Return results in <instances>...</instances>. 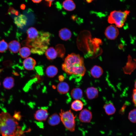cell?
Wrapping results in <instances>:
<instances>
[{
	"label": "cell",
	"mask_w": 136,
	"mask_h": 136,
	"mask_svg": "<svg viewBox=\"0 0 136 136\" xmlns=\"http://www.w3.org/2000/svg\"><path fill=\"white\" fill-rule=\"evenodd\" d=\"M58 79L60 81L62 82L64 79V77L63 75H60L58 77Z\"/></svg>",
	"instance_id": "obj_30"
},
{
	"label": "cell",
	"mask_w": 136,
	"mask_h": 136,
	"mask_svg": "<svg viewBox=\"0 0 136 136\" xmlns=\"http://www.w3.org/2000/svg\"><path fill=\"white\" fill-rule=\"evenodd\" d=\"M13 116L17 120H20L21 118V116L20 112H16Z\"/></svg>",
	"instance_id": "obj_29"
},
{
	"label": "cell",
	"mask_w": 136,
	"mask_h": 136,
	"mask_svg": "<svg viewBox=\"0 0 136 136\" xmlns=\"http://www.w3.org/2000/svg\"><path fill=\"white\" fill-rule=\"evenodd\" d=\"M92 117V113L90 110L86 109L82 110L79 113V119L81 122L89 123Z\"/></svg>",
	"instance_id": "obj_7"
},
{
	"label": "cell",
	"mask_w": 136,
	"mask_h": 136,
	"mask_svg": "<svg viewBox=\"0 0 136 136\" xmlns=\"http://www.w3.org/2000/svg\"><path fill=\"white\" fill-rule=\"evenodd\" d=\"M58 72L57 68L54 66L51 65L47 68L46 73V75L50 78H53L55 76Z\"/></svg>",
	"instance_id": "obj_22"
},
{
	"label": "cell",
	"mask_w": 136,
	"mask_h": 136,
	"mask_svg": "<svg viewBox=\"0 0 136 136\" xmlns=\"http://www.w3.org/2000/svg\"><path fill=\"white\" fill-rule=\"evenodd\" d=\"M4 87L7 89H10L14 85V80L12 77H8L4 79L3 82Z\"/></svg>",
	"instance_id": "obj_16"
},
{
	"label": "cell",
	"mask_w": 136,
	"mask_h": 136,
	"mask_svg": "<svg viewBox=\"0 0 136 136\" xmlns=\"http://www.w3.org/2000/svg\"><path fill=\"white\" fill-rule=\"evenodd\" d=\"M71 94L72 97L74 99L79 100L83 96V91L80 88H74L71 91Z\"/></svg>",
	"instance_id": "obj_19"
},
{
	"label": "cell",
	"mask_w": 136,
	"mask_h": 136,
	"mask_svg": "<svg viewBox=\"0 0 136 136\" xmlns=\"http://www.w3.org/2000/svg\"><path fill=\"white\" fill-rule=\"evenodd\" d=\"M62 6L64 9L68 11L73 10L76 7L75 3L72 0H65L62 3Z\"/></svg>",
	"instance_id": "obj_21"
},
{
	"label": "cell",
	"mask_w": 136,
	"mask_h": 136,
	"mask_svg": "<svg viewBox=\"0 0 136 136\" xmlns=\"http://www.w3.org/2000/svg\"><path fill=\"white\" fill-rule=\"evenodd\" d=\"M0 85H1V83H0Z\"/></svg>",
	"instance_id": "obj_35"
},
{
	"label": "cell",
	"mask_w": 136,
	"mask_h": 136,
	"mask_svg": "<svg viewBox=\"0 0 136 136\" xmlns=\"http://www.w3.org/2000/svg\"><path fill=\"white\" fill-rule=\"evenodd\" d=\"M45 55L48 59L52 60L57 56V52L53 47H51L47 49L45 52Z\"/></svg>",
	"instance_id": "obj_17"
},
{
	"label": "cell",
	"mask_w": 136,
	"mask_h": 136,
	"mask_svg": "<svg viewBox=\"0 0 136 136\" xmlns=\"http://www.w3.org/2000/svg\"><path fill=\"white\" fill-rule=\"evenodd\" d=\"M36 64V61L35 59L31 57L26 58L23 62L24 68L28 70H33Z\"/></svg>",
	"instance_id": "obj_10"
},
{
	"label": "cell",
	"mask_w": 136,
	"mask_h": 136,
	"mask_svg": "<svg viewBox=\"0 0 136 136\" xmlns=\"http://www.w3.org/2000/svg\"><path fill=\"white\" fill-rule=\"evenodd\" d=\"M54 0H46V1L48 3L49 5L50 6L51 4L52 3Z\"/></svg>",
	"instance_id": "obj_31"
},
{
	"label": "cell",
	"mask_w": 136,
	"mask_h": 136,
	"mask_svg": "<svg viewBox=\"0 0 136 136\" xmlns=\"http://www.w3.org/2000/svg\"><path fill=\"white\" fill-rule=\"evenodd\" d=\"M57 89L58 92L62 94L67 93L69 90L68 84L66 82H62L57 85Z\"/></svg>",
	"instance_id": "obj_18"
},
{
	"label": "cell",
	"mask_w": 136,
	"mask_h": 136,
	"mask_svg": "<svg viewBox=\"0 0 136 136\" xmlns=\"http://www.w3.org/2000/svg\"><path fill=\"white\" fill-rule=\"evenodd\" d=\"M61 119L59 115L57 113H54L51 115L48 118V122L51 126H55L58 124Z\"/></svg>",
	"instance_id": "obj_15"
},
{
	"label": "cell",
	"mask_w": 136,
	"mask_h": 136,
	"mask_svg": "<svg viewBox=\"0 0 136 136\" xmlns=\"http://www.w3.org/2000/svg\"><path fill=\"white\" fill-rule=\"evenodd\" d=\"M34 3H39L42 0H31Z\"/></svg>",
	"instance_id": "obj_32"
},
{
	"label": "cell",
	"mask_w": 136,
	"mask_h": 136,
	"mask_svg": "<svg viewBox=\"0 0 136 136\" xmlns=\"http://www.w3.org/2000/svg\"><path fill=\"white\" fill-rule=\"evenodd\" d=\"M61 67L62 70L69 75L83 77L86 71L83 58L74 53L67 55Z\"/></svg>",
	"instance_id": "obj_2"
},
{
	"label": "cell",
	"mask_w": 136,
	"mask_h": 136,
	"mask_svg": "<svg viewBox=\"0 0 136 136\" xmlns=\"http://www.w3.org/2000/svg\"><path fill=\"white\" fill-rule=\"evenodd\" d=\"M9 51L13 53H16L19 51L21 48L20 43L16 40L10 42L8 45Z\"/></svg>",
	"instance_id": "obj_14"
},
{
	"label": "cell",
	"mask_w": 136,
	"mask_h": 136,
	"mask_svg": "<svg viewBox=\"0 0 136 136\" xmlns=\"http://www.w3.org/2000/svg\"><path fill=\"white\" fill-rule=\"evenodd\" d=\"M48 116L47 110L45 108H41L36 111L34 114V118L39 121H45Z\"/></svg>",
	"instance_id": "obj_8"
},
{
	"label": "cell",
	"mask_w": 136,
	"mask_h": 136,
	"mask_svg": "<svg viewBox=\"0 0 136 136\" xmlns=\"http://www.w3.org/2000/svg\"><path fill=\"white\" fill-rule=\"evenodd\" d=\"M58 57L63 58L65 52V50L63 45L58 44L56 45L55 48Z\"/></svg>",
	"instance_id": "obj_24"
},
{
	"label": "cell",
	"mask_w": 136,
	"mask_h": 136,
	"mask_svg": "<svg viewBox=\"0 0 136 136\" xmlns=\"http://www.w3.org/2000/svg\"><path fill=\"white\" fill-rule=\"evenodd\" d=\"M103 70L99 66L95 65L91 69L90 73L91 76L94 78H98L100 77L103 74Z\"/></svg>",
	"instance_id": "obj_12"
},
{
	"label": "cell",
	"mask_w": 136,
	"mask_h": 136,
	"mask_svg": "<svg viewBox=\"0 0 136 136\" xmlns=\"http://www.w3.org/2000/svg\"><path fill=\"white\" fill-rule=\"evenodd\" d=\"M134 86L135 88V89H136V81L135 82L134 84Z\"/></svg>",
	"instance_id": "obj_34"
},
{
	"label": "cell",
	"mask_w": 136,
	"mask_h": 136,
	"mask_svg": "<svg viewBox=\"0 0 136 136\" xmlns=\"http://www.w3.org/2000/svg\"><path fill=\"white\" fill-rule=\"evenodd\" d=\"M93 1V0H86V2L88 3L91 2Z\"/></svg>",
	"instance_id": "obj_33"
},
{
	"label": "cell",
	"mask_w": 136,
	"mask_h": 136,
	"mask_svg": "<svg viewBox=\"0 0 136 136\" xmlns=\"http://www.w3.org/2000/svg\"><path fill=\"white\" fill-rule=\"evenodd\" d=\"M50 37L48 32H40L37 37L31 40H26L23 42L22 44L31 48V52L33 53L41 55L47 49Z\"/></svg>",
	"instance_id": "obj_3"
},
{
	"label": "cell",
	"mask_w": 136,
	"mask_h": 136,
	"mask_svg": "<svg viewBox=\"0 0 136 136\" xmlns=\"http://www.w3.org/2000/svg\"><path fill=\"white\" fill-rule=\"evenodd\" d=\"M86 93L87 98L91 100L98 97V91L97 88L91 87L87 88Z\"/></svg>",
	"instance_id": "obj_11"
},
{
	"label": "cell",
	"mask_w": 136,
	"mask_h": 136,
	"mask_svg": "<svg viewBox=\"0 0 136 136\" xmlns=\"http://www.w3.org/2000/svg\"><path fill=\"white\" fill-rule=\"evenodd\" d=\"M103 108L105 113L108 115H113L116 111V109L115 106L111 103L104 105Z\"/></svg>",
	"instance_id": "obj_20"
},
{
	"label": "cell",
	"mask_w": 136,
	"mask_h": 136,
	"mask_svg": "<svg viewBox=\"0 0 136 136\" xmlns=\"http://www.w3.org/2000/svg\"><path fill=\"white\" fill-rule=\"evenodd\" d=\"M72 33L67 28H64L61 29L59 31V36L61 39L67 41L71 37Z\"/></svg>",
	"instance_id": "obj_13"
},
{
	"label": "cell",
	"mask_w": 136,
	"mask_h": 136,
	"mask_svg": "<svg viewBox=\"0 0 136 136\" xmlns=\"http://www.w3.org/2000/svg\"><path fill=\"white\" fill-rule=\"evenodd\" d=\"M17 119L7 112L0 114V135L22 136L25 132L19 125Z\"/></svg>",
	"instance_id": "obj_1"
},
{
	"label": "cell",
	"mask_w": 136,
	"mask_h": 136,
	"mask_svg": "<svg viewBox=\"0 0 136 136\" xmlns=\"http://www.w3.org/2000/svg\"><path fill=\"white\" fill-rule=\"evenodd\" d=\"M128 118L131 122L133 123L136 122V109H134L129 112Z\"/></svg>",
	"instance_id": "obj_26"
},
{
	"label": "cell",
	"mask_w": 136,
	"mask_h": 136,
	"mask_svg": "<svg viewBox=\"0 0 136 136\" xmlns=\"http://www.w3.org/2000/svg\"><path fill=\"white\" fill-rule=\"evenodd\" d=\"M59 115L61 121L65 127L71 132L74 131L76 127V115H75L71 110L64 111L63 110H60Z\"/></svg>",
	"instance_id": "obj_5"
},
{
	"label": "cell",
	"mask_w": 136,
	"mask_h": 136,
	"mask_svg": "<svg viewBox=\"0 0 136 136\" xmlns=\"http://www.w3.org/2000/svg\"><path fill=\"white\" fill-rule=\"evenodd\" d=\"M8 48V45L4 40L0 41V52L3 53L6 51Z\"/></svg>",
	"instance_id": "obj_27"
},
{
	"label": "cell",
	"mask_w": 136,
	"mask_h": 136,
	"mask_svg": "<svg viewBox=\"0 0 136 136\" xmlns=\"http://www.w3.org/2000/svg\"><path fill=\"white\" fill-rule=\"evenodd\" d=\"M30 49L27 47H24L20 49L19 53L20 56L22 58H27L30 54Z\"/></svg>",
	"instance_id": "obj_25"
},
{
	"label": "cell",
	"mask_w": 136,
	"mask_h": 136,
	"mask_svg": "<svg viewBox=\"0 0 136 136\" xmlns=\"http://www.w3.org/2000/svg\"><path fill=\"white\" fill-rule=\"evenodd\" d=\"M129 12L128 10L113 11L108 17V22L111 24H115L117 27L121 28L124 25Z\"/></svg>",
	"instance_id": "obj_4"
},
{
	"label": "cell",
	"mask_w": 136,
	"mask_h": 136,
	"mask_svg": "<svg viewBox=\"0 0 136 136\" xmlns=\"http://www.w3.org/2000/svg\"><path fill=\"white\" fill-rule=\"evenodd\" d=\"M27 20V18L25 15L21 14L14 18V23L18 27L22 28L26 25Z\"/></svg>",
	"instance_id": "obj_9"
},
{
	"label": "cell",
	"mask_w": 136,
	"mask_h": 136,
	"mask_svg": "<svg viewBox=\"0 0 136 136\" xmlns=\"http://www.w3.org/2000/svg\"><path fill=\"white\" fill-rule=\"evenodd\" d=\"M119 34L117 27L113 25L108 26L106 29L105 32V36L108 39L113 40L116 39Z\"/></svg>",
	"instance_id": "obj_6"
},
{
	"label": "cell",
	"mask_w": 136,
	"mask_h": 136,
	"mask_svg": "<svg viewBox=\"0 0 136 136\" xmlns=\"http://www.w3.org/2000/svg\"><path fill=\"white\" fill-rule=\"evenodd\" d=\"M83 104L79 100H75L72 103L71 105V109L75 111H81L83 107Z\"/></svg>",
	"instance_id": "obj_23"
},
{
	"label": "cell",
	"mask_w": 136,
	"mask_h": 136,
	"mask_svg": "<svg viewBox=\"0 0 136 136\" xmlns=\"http://www.w3.org/2000/svg\"><path fill=\"white\" fill-rule=\"evenodd\" d=\"M132 100L134 104L136 106V89H135L133 90Z\"/></svg>",
	"instance_id": "obj_28"
}]
</instances>
